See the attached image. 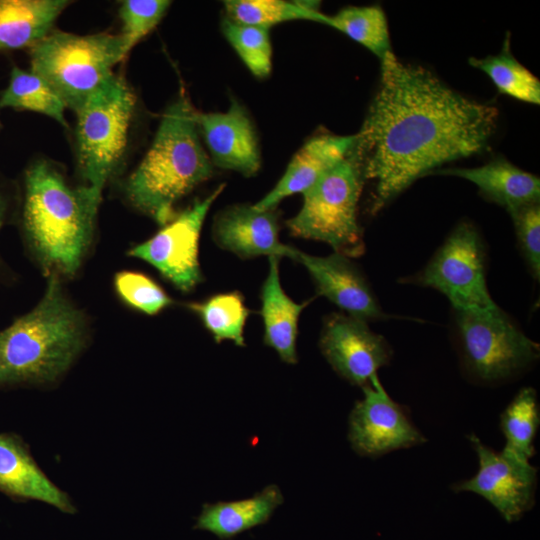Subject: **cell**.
<instances>
[{"label": "cell", "mask_w": 540, "mask_h": 540, "mask_svg": "<svg viewBox=\"0 0 540 540\" xmlns=\"http://www.w3.org/2000/svg\"><path fill=\"white\" fill-rule=\"evenodd\" d=\"M380 62L379 88L354 147L364 180L374 184L373 214L441 165L488 150L499 116L393 52Z\"/></svg>", "instance_id": "obj_1"}, {"label": "cell", "mask_w": 540, "mask_h": 540, "mask_svg": "<svg viewBox=\"0 0 540 540\" xmlns=\"http://www.w3.org/2000/svg\"><path fill=\"white\" fill-rule=\"evenodd\" d=\"M23 184L20 225L30 255L49 276L73 277L91 244L101 196L72 187L45 160L27 167Z\"/></svg>", "instance_id": "obj_2"}, {"label": "cell", "mask_w": 540, "mask_h": 540, "mask_svg": "<svg viewBox=\"0 0 540 540\" xmlns=\"http://www.w3.org/2000/svg\"><path fill=\"white\" fill-rule=\"evenodd\" d=\"M87 344L84 314L51 275L43 297L0 330V387L58 382Z\"/></svg>", "instance_id": "obj_3"}, {"label": "cell", "mask_w": 540, "mask_h": 540, "mask_svg": "<svg viewBox=\"0 0 540 540\" xmlns=\"http://www.w3.org/2000/svg\"><path fill=\"white\" fill-rule=\"evenodd\" d=\"M195 114L183 96L168 107L152 145L123 187L127 201L160 226L174 219L181 198L213 175Z\"/></svg>", "instance_id": "obj_4"}, {"label": "cell", "mask_w": 540, "mask_h": 540, "mask_svg": "<svg viewBox=\"0 0 540 540\" xmlns=\"http://www.w3.org/2000/svg\"><path fill=\"white\" fill-rule=\"evenodd\" d=\"M126 56L120 35L51 31L30 49L31 71L75 113L115 75Z\"/></svg>", "instance_id": "obj_5"}, {"label": "cell", "mask_w": 540, "mask_h": 540, "mask_svg": "<svg viewBox=\"0 0 540 540\" xmlns=\"http://www.w3.org/2000/svg\"><path fill=\"white\" fill-rule=\"evenodd\" d=\"M363 182L360 161L353 148L303 193L301 209L286 221L290 234L324 242L335 253L348 258L362 255L365 244L357 209Z\"/></svg>", "instance_id": "obj_6"}, {"label": "cell", "mask_w": 540, "mask_h": 540, "mask_svg": "<svg viewBox=\"0 0 540 540\" xmlns=\"http://www.w3.org/2000/svg\"><path fill=\"white\" fill-rule=\"evenodd\" d=\"M134 105L133 92L114 76L76 112L80 175L99 196L121 162Z\"/></svg>", "instance_id": "obj_7"}, {"label": "cell", "mask_w": 540, "mask_h": 540, "mask_svg": "<svg viewBox=\"0 0 540 540\" xmlns=\"http://www.w3.org/2000/svg\"><path fill=\"white\" fill-rule=\"evenodd\" d=\"M456 322L465 367L481 382L506 380L539 357V344L497 305L456 311Z\"/></svg>", "instance_id": "obj_8"}, {"label": "cell", "mask_w": 540, "mask_h": 540, "mask_svg": "<svg viewBox=\"0 0 540 540\" xmlns=\"http://www.w3.org/2000/svg\"><path fill=\"white\" fill-rule=\"evenodd\" d=\"M485 247L477 228L460 222L415 277L422 286L444 294L455 311L496 306L486 283Z\"/></svg>", "instance_id": "obj_9"}, {"label": "cell", "mask_w": 540, "mask_h": 540, "mask_svg": "<svg viewBox=\"0 0 540 540\" xmlns=\"http://www.w3.org/2000/svg\"><path fill=\"white\" fill-rule=\"evenodd\" d=\"M224 187L225 184H221L210 195L196 200L127 254L153 266L178 290L184 293L192 291L203 280L199 263L202 225Z\"/></svg>", "instance_id": "obj_10"}, {"label": "cell", "mask_w": 540, "mask_h": 540, "mask_svg": "<svg viewBox=\"0 0 540 540\" xmlns=\"http://www.w3.org/2000/svg\"><path fill=\"white\" fill-rule=\"evenodd\" d=\"M478 457L477 473L452 485L454 492H472L487 500L508 522L519 520L535 504L537 468L503 450L497 452L475 434L468 436Z\"/></svg>", "instance_id": "obj_11"}, {"label": "cell", "mask_w": 540, "mask_h": 540, "mask_svg": "<svg viewBox=\"0 0 540 540\" xmlns=\"http://www.w3.org/2000/svg\"><path fill=\"white\" fill-rule=\"evenodd\" d=\"M362 389L364 397L349 416L348 439L357 454L376 458L426 441L408 409L389 396L377 374Z\"/></svg>", "instance_id": "obj_12"}, {"label": "cell", "mask_w": 540, "mask_h": 540, "mask_svg": "<svg viewBox=\"0 0 540 540\" xmlns=\"http://www.w3.org/2000/svg\"><path fill=\"white\" fill-rule=\"evenodd\" d=\"M319 347L337 374L361 388L392 358L388 342L366 321L339 313L325 319Z\"/></svg>", "instance_id": "obj_13"}, {"label": "cell", "mask_w": 540, "mask_h": 540, "mask_svg": "<svg viewBox=\"0 0 540 540\" xmlns=\"http://www.w3.org/2000/svg\"><path fill=\"white\" fill-rule=\"evenodd\" d=\"M288 257L306 268L317 294L326 297L346 315L366 322L386 318L365 276L350 258L335 252L314 256L294 247Z\"/></svg>", "instance_id": "obj_14"}, {"label": "cell", "mask_w": 540, "mask_h": 540, "mask_svg": "<svg viewBox=\"0 0 540 540\" xmlns=\"http://www.w3.org/2000/svg\"><path fill=\"white\" fill-rule=\"evenodd\" d=\"M195 120L214 166L245 177L254 176L259 171L261 156L257 134L239 102L232 100L224 113L196 111Z\"/></svg>", "instance_id": "obj_15"}, {"label": "cell", "mask_w": 540, "mask_h": 540, "mask_svg": "<svg viewBox=\"0 0 540 540\" xmlns=\"http://www.w3.org/2000/svg\"><path fill=\"white\" fill-rule=\"evenodd\" d=\"M212 235L217 246L241 259L288 257L292 247L279 240L276 209L257 210L250 204H236L220 211Z\"/></svg>", "instance_id": "obj_16"}, {"label": "cell", "mask_w": 540, "mask_h": 540, "mask_svg": "<svg viewBox=\"0 0 540 540\" xmlns=\"http://www.w3.org/2000/svg\"><path fill=\"white\" fill-rule=\"evenodd\" d=\"M0 492L18 501L43 502L63 513L77 512L69 494L45 474L15 433H0Z\"/></svg>", "instance_id": "obj_17"}, {"label": "cell", "mask_w": 540, "mask_h": 540, "mask_svg": "<svg viewBox=\"0 0 540 540\" xmlns=\"http://www.w3.org/2000/svg\"><path fill=\"white\" fill-rule=\"evenodd\" d=\"M357 139V134H320L309 139L293 156L277 184L254 208L276 209L284 198L303 194L351 152Z\"/></svg>", "instance_id": "obj_18"}, {"label": "cell", "mask_w": 540, "mask_h": 540, "mask_svg": "<svg viewBox=\"0 0 540 540\" xmlns=\"http://www.w3.org/2000/svg\"><path fill=\"white\" fill-rule=\"evenodd\" d=\"M439 174L464 178L475 184L487 200L511 212L522 206L539 203L540 180L503 157L476 168H450Z\"/></svg>", "instance_id": "obj_19"}, {"label": "cell", "mask_w": 540, "mask_h": 540, "mask_svg": "<svg viewBox=\"0 0 540 540\" xmlns=\"http://www.w3.org/2000/svg\"><path fill=\"white\" fill-rule=\"evenodd\" d=\"M269 270L261 288V316L264 325V344L271 347L280 359L296 364L298 320L309 301L296 303L283 290L279 275L278 256H269Z\"/></svg>", "instance_id": "obj_20"}, {"label": "cell", "mask_w": 540, "mask_h": 540, "mask_svg": "<svg viewBox=\"0 0 540 540\" xmlns=\"http://www.w3.org/2000/svg\"><path fill=\"white\" fill-rule=\"evenodd\" d=\"M283 501L280 488L268 485L247 499L205 503L194 529L209 531L221 540H229L268 522Z\"/></svg>", "instance_id": "obj_21"}, {"label": "cell", "mask_w": 540, "mask_h": 540, "mask_svg": "<svg viewBox=\"0 0 540 540\" xmlns=\"http://www.w3.org/2000/svg\"><path fill=\"white\" fill-rule=\"evenodd\" d=\"M67 0H0V51L30 48L51 32Z\"/></svg>", "instance_id": "obj_22"}, {"label": "cell", "mask_w": 540, "mask_h": 540, "mask_svg": "<svg viewBox=\"0 0 540 540\" xmlns=\"http://www.w3.org/2000/svg\"><path fill=\"white\" fill-rule=\"evenodd\" d=\"M227 18L251 26L269 29L289 21L306 20L328 25L329 16L318 9V2L283 0H227L223 2Z\"/></svg>", "instance_id": "obj_23"}, {"label": "cell", "mask_w": 540, "mask_h": 540, "mask_svg": "<svg viewBox=\"0 0 540 540\" xmlns=\"http://www.w3.org/2000/svg\"><path fill=\"white\" fill-rule=\"evenodd\" d=\"M539 423L537 393L532 387H524L500 415V429L506 440L503 451L530 461L535 454L534 440Z\"/></svg>", "instance_id": "obj_24"}, {"label": "cell", "mask_w": 540, "mask_h": 540, "mask_svg": "<svg viewBox=\"0 0 540 540\" xmlns=\"http://www.w3.org/2000/svg\"><path fill=\"white\" fill-rule=\"evenodd\" d=\"M469 64L483 71L500 93L519 101L539 105L540 81L513 56L509 35L500 53L484 58L472 57Z\"/></svg>", "instance_id": "obj_25"}, {"label": "cell", "mask_w": 540, "mask_h": 540, "mask_svg": "<svg viewBox=\"0 0 540 540\" xmlns=\"http://www.w3.org/2000/svg\"><path fill=\"white\" fill-rule=\"evenodd\" d=\"M187 307L200 318L216 343L230 340L236 346H246L244 327L250 310L240 292L216 294L202 302L189 303Z\"/></svg>", "instance_id": "obj_26"}, {"label": "cell", "mask_w": 540, "mask_h": 540, "mask_svg": "<svg viewBox=\"0 0 540 540\" xmlns=\"http://www.w3.org/2000/svg\"><path fill=\"white\" fill-rule=\"evenodd\" d=\"M0 108L41 113L67 126L66 106L60 97L41 77L17 66L12 68L8 85L1 93Z\"/></svg>", "instance_id": "obj_27"}, {"label": "cell", "mask_w": 540, "mask_h": 540, "mask_svg": "<svg viewBox=\"0 0 540 540\" xmlns=\"http://www.w3.org/2000/svg\"><path fill=\"white\" fill-rule=\"evenodd\" d=\"M328 26L364 46L380 61L392 52L386 15L379 5L345 7L329 16Z\"/></svg>", "instance_id": "obj_28"}, {"label": "cell", "mask_w": 540, "mask_h": 540, "mask_svg": "<svg viewBox=\"0 0 540 540\" xmlns=\"http://www.w3.org/2000/svg\"><path fill=\"white\" fill-rule=\"evenodd\" d=\"M221 31L249 71L257 78H267L272 69V46L269 29L242 24L225 17Z\"/></svg>", "instance_id": "obj_29"}, {"label": "cell", "mask_w": 540, "mask_h": 540, "mask_svg": "<svg viewBox=\"0 0 540 540\" xmlns=\"http://www.w3.org/2000/svg\"><path fill=\"white\" fill-rule=\"evenodd\" d=\"M118 297L130 308L146 315H157L173 304V299L148 275L120 271L114 277Z\"/></svg>", "instance_id": "obj_30"}, {"label": "cell", "mask_w": 540, "mask_h": 540, "mask_svg": "<svg viewBox=\"0 0 540 540\" xmlns=\"http://www.w3.org/2000/svg\"><path fill=\"white\" fill-rule=\"evenodd\" d=\"M171 1L167 0H126L123 1L119 16L122 22L120 34L126 54L161 21Z\"/></svg>", "instance_id": "obj_31"}, {"label": "cell", "mask_w": 540, "mask_h": 540, "mask_svg": "<svg viewBox=\"0 0 540 540\" xmlns=\"http://www.w3.org/2000/svg\"><path fill=\"white\" fill-rule=\"evenodd\" d=\"M518 243L533 276H540V206L532 203L509 212Z\"/></svg>", "instance_id": "obj_32"}, {"label": "cell", "mask_w": 540, "mask_h": 540, "mask_svg": "<svg viewBox=\"0 0 540 540\" xmlns=\"http://www.w3.org/2000/svg\"><path fill=\"white\" fill-rule=\"evenodd\" d=\"M13 197L8 188L0 181V230L7 223L13 208ZM2 262L0 260V268Z\"/></svg>", "instance_id": "obj_33"}]
</instances>
